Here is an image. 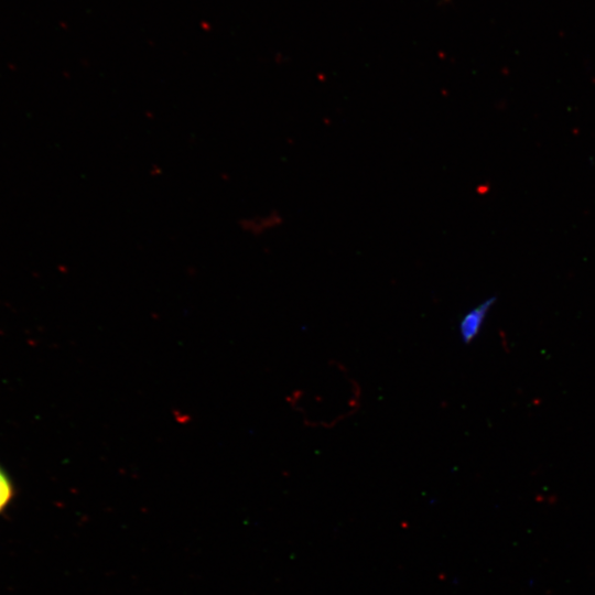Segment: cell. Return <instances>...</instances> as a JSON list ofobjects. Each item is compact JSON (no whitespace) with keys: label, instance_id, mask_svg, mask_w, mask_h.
<instances>
[{"label":"cell","instance_id":"3","mask_svg":"<svg viewBox=\"0 0 595 595\" xmlns=\"http://www.w3.org/2000/svg\"><path fill=\"white\" fill-rule=\"evenodd\" d=\"M271 218L272 217L268 219L266 216H253L251 218H245L241 220L240 225L244 230L257 235L270 228L272 224H274L271 223Z\"/></svg>","mask_w":595,"mask_h":595},{"label":"cell","instance_id":"1","mask_svg":"<svg viewBox=\"0 0 595 595\" xmlns=\"http://www.w3.org/2000/svg\"><path fill=\"white\" fill-rule=\"evenodd\" d=\"M494 299H488L478 306L467 312L459 322L458 331L462 340L469 344L479 333Z\"/></svg>","mask_w":595,"mask_h":595},{"label":"cell","instance_id":"2","mask_svg":"<svg viewBox=\"0 0 595 595\" xmlns=\"http://www.w3.org/2000/svg\"><path fill=\"white\" fill-rule=\"evenodd\" d=\"M15 495L14 484L8 472L0 465V515L11 505Z\"/></svg>","mask_w":595,"mask_h":595}]
</instances>
